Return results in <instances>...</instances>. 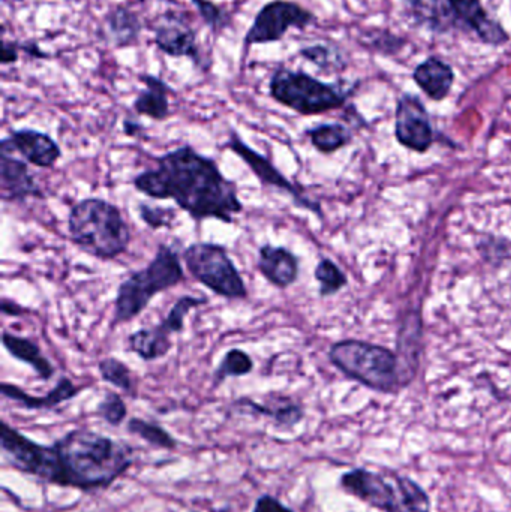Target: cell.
Returning a JSON list of instances; mask_svg holds the SVG:
<instances>
[{
    "label": "cell",
    "mask_w": 511,
    "mask_h": 512,
    "mask_svg": "<svg viewBox=\"0 0 511 512\" xmlns=\"http://www.w3.org/2000/svg\"><path fill=\"white\" fill-rule=\"evenodd\" d=\"M0 309H2L3 315L8 316H20L23 315V313H26V309H23L20 304L6 300V298H3L2 304H0Z\"/></svg>",
    "instance_id": "cell-41"
},
{
    "label": "cell",
    "mask_w": 511,
    "mask_h": 512,
    "mask_svg": "<svg viewBox=\"0 0 511 512\" xmlns=\"http://www.w3.org/2000/svg\"><path fill=\"white\" fill-rule=\"evenodd\" d=\"M98 372L102 381L119 388L128 396L137 397L134 373L119 358H102L98 363Z\"/></svg>",
    "instance_id": "cell-29"
},
{
    "label": "cell",
    "mask_w": 511,
    "mask_h": 512,
    "mask_svg": "<svg viewBox=\"0 0 511 512\" xmlns=\"http://www.w3.org/2000/svg\"><path fill=\"white\" fill-rule=\"evenodd\" d=\"M189 512H198V511H189Z\"/></svg>",
    "instance_id": "cell-42"
},
{
    "label": "cell",
    "mask_w": 511,
    "mask_h": 512,
    "mask_svg": "<svg viewBox=\"0 0 511 512\" xmlns=\"http://www.w3.org/2000/svg\"><path fill=\"white\" fill-rule=\"evenodd\" d=\"M224 149L230 150L234 155L239 156L249 170L252 171L255 177L260 180L261 185L269 186V188L278 189V191L285 192V194L291 195L294 200V204L300 209L311 210L315 215L323 218V212H321L320 204L315 201L309 200L303 192L302 186L296 185L291 182L290 179L284 176L278 168L273 165L270 159L266 156L258 153L257 150L252 149L251 146L245 143L237 134L234 129L230 131V137L225 141Z\"/></svg>",
    "instance_id": "cell-10"
},
{
    "label": "cell",
    "mask_w": 511,
    "mask_h": 512,
    "mask_svg": "<svg viewBox=\"0 0 511 512\" xmlns=\"http://www.w3.org/2000/svg\"><path fill=\"white\" fill-rule=\"evenodd\" d=\"M126 432L129 435L143 439L147 445L158 448V450L174 451L179 447V441L161 424L143 420V418H129L128 424H126Z\"/></svg>",
    "instance_id": "cell-27"
},
{
    "label": "cell",
    "mask_w": 511,
    "mask_h": 512,
    "mask_svg": "<svg viewBox=\"0 0 511 512\" xmlns=\"http://www.w3.org/2000/svg\"><path fill=\"white\" fill-rule=\"evenodd\" d=\"M134 465V448L90 429L69 430L51 445L41 444L33 477L80 492L110 489Z\"/></svg>",
    "instance_id": "cell-2"
},
{
    "label": "cell",
    "mask_w": 511,
    "mask_h": 512,
    "mask_svg": "<svg viewBox=\"0 0 511 512\" xmlns=\"http://www.w3.org/2000/svg\"><path fill=\"white\" fill-rule=\"evenodd\" d=\"M257 268L270 285L287 289L299 279V256L284 246H272L266 243L258 251Z\"/></svg>",
    "instance_id": "cell-19"
},
{
    "label": "cell",
    "mask_w": 511,
    "mask_h": 512,
    "mask_svg": "<svg viewBox=\"0 0 511 512\" xmlns=\"http://www.w3.org/2000/svg\"><path fill=\"white\" fill-rule=\"evenodd\" d=\"M231 408L239 414L270 418L276 429L281 432H290L305 420V408L302 403L282 394H269L264 403L255 402L249 397H240Z\"/></svg>",
    "instance_id": "cell-15"
},
{
    "label": "cell",
    "mask_w": 511,
    "mask_h": 512,
    "mask_svg": "<svg viewBox=\"0 0 511 512\" xmlns=\"http://www.w3.org/2000/svg\"><path fill=\"white\" fill-rule=\"evenodd\" d=\"M318 17L294 0H270L264 3L243 36L245 50L254 45L281 42L290 30H306L317 26Z\"/></svg>",
    "instance_id": "cell-8"
},
{
    "label": "cell",
    "mask_w": 511,
    "mask_h": 512,
    "mask_svg": "<svg viewBox=\"0 0 511 512\" xmlns=\"http://www.w3.org/2000/svg\"><path fill=\"white\" fill-rule=\"evenodd\" d=\"M138 80L144 87L135 96L132 110L138 116L149 117L155 122L167 120L171 114L170 96L176 95V90L158 75L141 74Z\"/></svg>",
    "instance_id": "cell-22"
},
{
    "label": "cell",
    "mask_w": 511,
    "mask_h": 512,
    "mask_svg": "<svg viewBox=\"0 0 511 512\" xmlns=\"http://www.w3.org/2000/svg\"><path fill=\"white\" fill-rule=\"evenodd\" d=\"M68 233L78 249L101 261H113L131 245V230L119 207L102 198H86L71 207Z\"/></svg>",
    "instance_id": "cell-3"
},
{
    "label": "cell",
    "mask_w": 511,
    "mask_h": 512,
    "mask_svg": "<svg viewBox=\"0 0 511 512\" xmlns=\"http://www.w3.org/2000/svg\"><path fill=\"white\" fill-rule=\"evenodd\" d=\"M144 23L137 11L125 3H117L102 18L105 42L116 50L137 47L143 35Z\"/></svg>",
    "instance_id": "cell-17"
},
{
    "label": "cell",
    "mask_w": 511,
    "mask_h": 512,
    "mask_svg": "<svg viewBox=\"0 0 511 512\" xmlns=\"http://www.w3.org/2000/svg\"><path fill=\"white\" fill-rule=\"evenodd\" d=\"M21 53L26 54L30 59L35 60H50L51 54L42 50L41 45L36 39H29V41H20Z\"/></svg>",
    "instance_id": "cell-38"
},
{
    "label": "cell",
    "mask_w": 511,
    "mask_h": 512,
    "mask_svg": "<svg viewBox=\"0 0 511 512\" xmlns=\"http://www.w3.org/2000/svg\"><path fill=\"white\" fill-rule=\"evenodd\" d=\"M407 42L404 36L387 29L369 30V32H366L365 35L362 36V39H360V44H362L363 47L384 57L399 56V53L404 50Z\"/></svg>",
    "instance_id": "cell-31"
},
{
    "label": "cell",
    "mask_w": 511,
    "mask_h": 512,
    "mask_svg": "<svg viewBox=\"0 0 511 512\" xmlns=\"http://www.w3.org/2000/svg\"><path fill=\"white\" fill-rule=\"evenodd\" d=\"M209 303L207 297H194V295H182L179 300L171 307L168 315L159 322V328L168 336L173 334H180L185 331L186 316L191 310L198 309V307L206 306Z\"/></svg>",
    "instance_id": "cell-30"
},
{
    "label": "cell",
    "mask_w": 511,
    "mask_h": 512,
    "mask_svg": "<svg viewBox=\"0 0 511 512\" xmlns=\"http://www.w3.org/2000/svg\"><path fill=\"white\" fill-rule=\"evenodd\" d=\"M405 512H432V499L422 484L408 475L395 474Z\"/></svg>",
    "instance_id": "cell-32"
},
{
    "label": "cell",
    "mask_w": 511,
    "mask_h": 512,
    "mask_svg": "<svg viewBox=\"0 0 511 512\" xmlns=\"http://www.w3.org/2000/svg\"><path fill=\"white\" fill-rule=\"evenodd\" d=\"M2 345L12 358L27 364L36 373V378L39 381H50L56 373L53 364L48 358H45L42 349L39 348L38 342H35V340L29 339V337L17 336V334L5 330L2 334Z\"/></svg>",
    "instance_id": "cell-23"
},
{
    "label": "cell",
    "mask_w": 511,
    "mask_h": 512,
    "mask_svg": "<svg viewBox=\"0 0 511 512\" xmlns=\"http://www.w3.org/2000/svg\"><path fill=\"white\" fill-rule=\"evenodd\" d=\"M339 487L347 495L380 512H405L395 477L390 480L368 468H354L339 478Z\"/></svg>",
    "instance_id": "cell-11"
},
{
    "label": "cell",
    "mask_w": 511,
    "mask_h": 512,
    "mask_svg": "<svg viewBox=\"0 0 511 512\" xmlns=\"http://www.w3.org/2000/svg\"><path fill=\"white\" fill-rule=\"evenodd\" d=\"M305 134L312 146L324 155L338 152L353 140L350 129L342 123H320L314 128L306 129Z\"/></svg>",
    "instance_id": "cell-26"
},
{
    "label": "cell",
    "mask_w": 511,
    "mask_h": 512,
    "mask_svg": "<svg viewBox=\"0 0 511 512\" xmlns=\"http://www.w3.org/2000/svg\"><path fill=\"white\" fill-rule=\"evenodd\" d=\"M21 48L20 41H6L2 44V65H14L20 60Z\"/></svg>",
    "instance_id": "cell-39"
},
{
    "label": "cell",
    "mask_w": 511,
    "mask_h": 512,
    "mask_svg": "<svg viewBox=\"0 0 511 512\" xmlns=\"http://www.w3.org/2000/svg\"><path fill=\"white\" fill-rule=\"evenodd\" d=\"M185 280L179 255L168 245L158 246L155 256L143 270L132 271L117 288L113 325L134 321L150 301Z\"/></svg>",
    "instance_id": "cell-5"
},
{
    "label": "cell",
    "mask_w": 511,
    "mask_h": 512,
    "mask_svg": "<svg viewBox=\"0 0 511 512\" xmlns=\"http://www.w3.org/2000/svg\"><path fill=\"white\" fill-rule=\"evenodd\" d=\"M306 62L314 65L321 74H338L351 65L350 54L333 41H320L303 45L297 51Z\"/></svg>",
    "instance_id": "cell-24"
},
{
    "label": "cell",
    "mask_w": 511,
    "mask_h": 512,
    "mask_svg": "<svg viewBox=\"0 0 511 512\" xmlns=\"http://www.w3.org/2000/svg\"><path fill=\"white\" fill-rule=\"evenodd\" d=\"M329 360L347 378L378 393L396 394L414 381L398 354L362 340L333 343Z\"/></svg>",
    "instance_id": "cell-4"
},
{
    "label": "cell",
    "mask_w": 511,
    "mask_h": 512,
    "mask_svg": "<svg viewBox=\"0 0 511 512\" xmlns=\"http://www.w3.org/2000/svg\"><path fill=\"white\" fill-rule=\"evenodd\" d=\"M254 370V361L248 352L240 348H231L225 352L218 367L213 372V388H219L228 378H242Z\"/></svg>",
    "instance_id": "cell-28"
},
{
    "label": "cell",
    "mask_w": 511,
    "mask_h": 512,
    "mask_svg": "<svg viewBox=\"0 0 511 512\" xmlns=\"http://www.w3.org/2000/svg\"><path fill=\"white\" fill-rule=\"evenodd\" d=\"M183 262L191 276L218 297L227 300L248 298V286L225 246L194 243L183 252Z\"/></svg>",
    "instance_id": "cell-7"
},
{
    "label": "cell",
    "mask_w": 511,
    "mask_h": 512,
    "mask_svg": "<svg viewBox=\"0 0 511 512\" xmlns=\"http://www.w3.org/2000/svg\"><path fill=\"white\" fill-rule=\"evenodd\" d=\"M83 390H86V388L75 385L66 376H62L57 384L44 396H32V394L21 390L18 385L8 384V382H3L0 385L2 396L11 400V402L17 403L20 408L26 409V411H51V409H56L57 406L75 399Z\"/></svg>",
    "instance_id": "cell-18"
},
{
    "label": "cell",
    "mask_w": 511,
    "mask_h": 512,
    "mask_svg": "<svg viewBox=\"0 0 511 512\" xmlns=\"http://www.w3.org/2000/svg\"><path fill=\"white\" fill-rule=\"evenodd\" d=\"M122 131L126 137L129 138H144L146 137V128L140 122L134 119H125L122 123Z\"/></svg>",
    "instance_id": "cell-40"
},
{
    "label": "cell",
    "mask_w": 511,
    "mask_h": 512,
    "mask_svg": "<svg viewBox=\"0 0 511 512\" xmlns=\"http://www.w3.org/2000/svg\"><path fill=\"white\" fill-rule=\"evenodd\" d=\"M314 274L320 285V297L323 298L338 294L348 283L344 271L329 258H323L318 262Z\"/></svg>",
    "instance_id": "cell-33"
},
{
    "label": "cell",
    "mask_w": 511,
    "mask_h": 512,
    "mask_svg": "<svg viewBox=\"0 0 511 512\" xmlns=\"http://www.w3.org/2000/svg\"><path fill=\"white\" fill-rule=\"evenodd\" d=\"M138 215L141 221L150 228V230H161V228H170L176 221L177 212L170 207L150 206L147 203L138 204Z\"/></svg>",
    "instance_id": "cell-36"
},
{
    "label": "cell",
    "mask_w": 511,
    "mask_h": 512,
    "mask_svg": "<svg viewBox=\"0 0 511 512\" xmlns=\"http://www.w3.org/2000/svg\"><path fill=\"white\" fill-rule=\"evenodd\" d=\"M96 415L111 427H119L128 418V406L120 394L107 391L96 406Z\"/></svg>",
    "instance_id": "cell-35"
},
{
    "label": "cell",
    "mask_w": 511,
    "mask_h": 512,
    "mask_svg": "<svg viewBox=\"0 0 511 512\" xmlns=\"http://www.w3.org/2000/svg\"><path fill=\"white\" fill-rule=\"evenodd\" d=\"M8 138L0 141V197L3 203H23L27 198L44 200L45 194L30 173L27 162L12 156Z\"/></svg>",
    "instance_id": "cell-14"
},
{
    "label": "cell",
    "mask_w": 511,
    "mask_h": 512,
    "mask_svg": "<svg viewBox=\"0 0 511 512\" xmlns=\"http://www.w3.org/2000/svg\"><path fill=\"white\" fill-rule=\"evenodd\" d=\"M132 185L153 200L174 201L198 222L216 219L231 225L243 212L236 183L222 174L215 159L189 144L156 158L155 170L138 174Z\"/></svg>",
    "instance_id": "cell-1"
},
{
    "label": "cell",
    "mask_w": 511,
    "mask_h": 512,
    "mask_svg": "<svg viewBox=\"0 0 511 512\" xmlns=\"http://www.w3.org/2000/svg\"><path fill=\"white\" fill-rule=\"evenodd\" d=\"M411 77L429 99L441 102L449 98L452 93L456 72L452 63L446 62L437 54H431L414 68Z\"/></svg>",
    "instance_id": "cell-20"
},
{
    "label": "cell",
    "mask_w": 511,
    "mask_h": 512,
    "mask_svg": "<svg viewBox=\"0 0 511 512\" xmlns=\"http://www.w3.org/2000/svg\"><path fill=\"white\" fill-rule=\"evenodd\" d=\"M153 44L171 59H188L195 68L207 71L209 59L204 57L198 32L183 12L168 11L156 18L152 26Z\"/></svg>",
    "instance_id": "cell-9"
},
{
    "label": "cell",
    "mask_w": 511,
    "mask_h": 512,
    "mask_svg": "<svg viewBox=\"0 0 511 512\" xmlns=\"http://www.w3.org/2000/svg\"><path fill=\"white\" fill-rule=\"evenodd\" d=\"M12 150L17 152L27 164L38 168H53L62 158V149L51 135L36 129H11L8 137Z\"/></svg>",
    "instance_id": "cell-16"
},
{
    "label": "cell",
    "mask_w": 511,
    "mask_h": 512,
    "mask_svg": "<svg viewBox=\"0 0 511 512\" xmlns=\"http://www.w3.org/2000/svg\"><path fill=\"white\" fill-rule=\"evenodd\" d=\"M395 119V135L399 144L419 153L431 149L435 132L431 116L419 96L404 93L396 104Z\"/></svg>",
    "instance_id": "cell-13"
},
{
    "label": "cell",
    "mask_w": 511,
    "mask_h": 512,
    "mask_svg": "<svg viewBox=\"0 0 511 512\" xmlns=\"http://www.w3.org/2000/svg\"><path fill=\"white\" fill-rule=\"evenodd\" d=\"M252 512H296L293 508L287 507L282 504L276 496L264 493V495L258 496L255 501Z\"/></svg>",
    "instance_id": "cell-37"
},
{
    "label": "cell",
    "mask_w": 511,
    "mask_h": 512,
    "mask_svg": "<svg viewBox=\"0 0 511 512\" xmlns=\"http://www.w3.org/2000/svg\"><path fill=\"white\" fill-rule=\"evenodd\" d=\"M128 346L138 358L150 363V361L161 360L167 357L173 349L171 336L159 328H140L128 336Z\"/></svg>",
    "instance_id": "cell-25"
},
{
    "label": "cell",
    "mask_w": 511,
    "mask_h": 512,
    "mask_svg": "<svg viewBox=\"0 0 511 512\" xmlns=\"http://www.w3.org/2000/svg\"><path fill=\"white\" fill-rule=\"evenodd\" d=\"M191 3L197 9L204 26L212 30L213 35H221L231 26L230 12L219 3L213 0H191Z\"/></svg>",
    "instance_id": "cell-34"
},
{
    "label": "cell",
    "mask_w": 511,
    "mask_h": 512,
    "mask_svg": "<svg viewBox=\"0 0 511 512\" xmlns=\"http://www.w3.org/2000/svg\"><path fill=\"white\" fill-rule=\"evenodd\" d=\"M408 20L432 35L455 33L449 0H399Z\"/></svg>",
    "instance_id": "cell-21"
},
{
    "label": "cell",
    "mask_w": 511,
    "mask_h": 512,
    "mask_svg": "<svg viewBox=\"0 0 511 512\" xmlns=\"http://www.w3.org/2000/svg\"><path fill=\"white\" fill-rule=\"evenodd\" d=\"M356 87L326 83L303 69L278 66L269 80V95L276 104L300 114L320 116L347 105Z\"/></svg>",
    "instance_id": "cell-6"
},
{
    "label": "cell",
    "mask_w": 511,
    "mask_h": 512,
    "mask_svg": "<svg viewBox=\"0 0 511 512\" xmlns=\"http://www.w3.org/2000/svg\"><path fill=\"white\" fill-rule=\"evenodd\" d=\"M455 33L471 36L489 47H504L511 35L500 20L492 17L482 0H449Z\"/></svg>",
    "instance_id": "cell-12"
}]
</instances>
